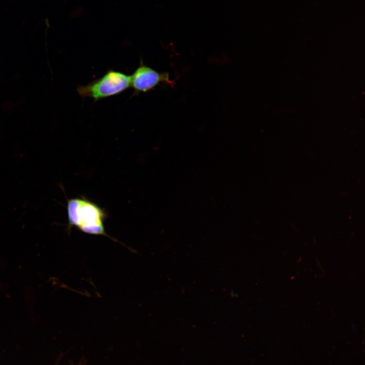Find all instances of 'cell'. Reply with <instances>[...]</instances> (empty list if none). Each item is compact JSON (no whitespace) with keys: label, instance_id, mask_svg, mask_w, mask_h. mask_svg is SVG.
<instances>
[{"label":"cell","instance_id":"1","mask_svg":"<svg viewBox=\"0 0 365 365\" xmlns=\"http://www.w3.org/2000/svg\"><path fill=\"white\" fill-rule=\"evenodd\" d=\"M66 209L68 229L75 227L85 233L110 237L103 224L106 214L94 202L84 198L67 199Z\"/></svg>","mask_w":365,"mask_h":365},{"label":"cell","instance_id":"2","mask_svg":"<svg viewBox=\"0 0 365 365\" xmlns=\"http://www.w3.org/2000/svg\"><path fill=\"white\" fill-rule=\"evenodd\" d=\"M130 86V76L110 70L100 79L80 86L77 91L82 97L98 100L118 94Z\"/></svg>","mask_w":365,"mask_h":365},{"label":"cell","instance_id":"3","mask_svg":"<svg viewBox=\"0 0 365 365\" xmlns=\"http://www.w3.org/2000/svg\"><path fill=\"white\" fill-rule=\"evenodd\" d=\"M174 83L169 79L167 72L160 73L145 65L141 62L138 67L130 76V86L137 92H147L153 89L160 83Z\"/></svg>","mask_w":365,"mask_h":365}]
</instances>
